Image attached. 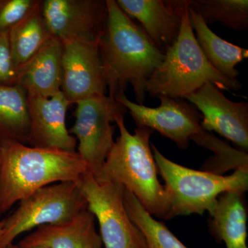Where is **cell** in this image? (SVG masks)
Returning <instances> with one entry per match:
<instances>
[{"label":"cell","mask_w":248,"mask_h":248,"mask_svg":"<svg viewBox=\"0 0 248 248\" xmlns=\"http://www.w3.org/2000/svg\"><path fill=\"white\" fill-rule=\"evenodd\" d=\"M106 1L107 23L99 40V52L108 95L116 99L125 94L130 84L137 103L143 105L147 81L164 61L165 53L116 0Z\"/></svg>","instance_id":"6da1fadb"},{"label":"cell","mask_w":248,"mask_h":248,"mask_svg":"<svg viewBox=\"0 0 248 248\" xmlns=\"http://www.w3.org/2000/svg\"><path fill=\"white\" fill-rule=\"evenodd\" d=\"M88 170L77 152L33 148L1 141L0 213L36 190L57 182H76Z\"/></svg>","instance_id":"7a4b0ae2"},{"label":"cell","mask_w":248,"mask_h":248,"mask_svg":"<svg viewBox=\"0 0 248 248\" xmlns=\"http://www.w3.org/2000/svg\"><path fill=\"white\" fill-rule=\"evenodd\" d=\"M120 130L105 163L97 175L98 182L115 183L131 192L152 216L171 219L164 186L157 177V169L150 140L154 130L136 128L128 131L124 117L115 120Z\"/></svg>","instance_id":"3957f363"},{"label":"cell","mask_w":248,"mask_h":248,"mask_svg":"<svg viewBox=\"0 0 248 248\" xmlns=\"http://www.w3.org/2000/svg\"><path fill=\"white\" fill-rule=\"evenodd\" d=\"M189 6L183 15L177 40L165 52L164 61L147 81L146 93L153 97L184 99L208 82L221 91H239L241 82L222 76L204 55L191 26Z\"/></svg>","instance_id":"277c9868"},{"label":"cell","mask_w":248,"mask_h":248,"mask_svg":"<svg viewBox=\"0 0 248 248\" xmlns=\"http://www.w3.org/2000/svg\"><path fill=\"white\" fill-rule=\"evenodd\" d=\"M157 171L165 182L172 218L177 216L202 215L216 205L221 194L248 190V167L236 170L223 176L199 171L173 162L151 143Z\"/></svg>","instance_id":"5b68a950"},{"label":"cell","mask_w":248,"mask_h":248,"mask_svg":"<svg viewBox=\"0 0 248 248\" xmlns=\"http://www.w3.org/2000/svg\"><path fill=\"white\" fill-rule=\"evenodd\" d=\"M19 202L14 213L3 219L0 248L14 244L18 236L32 228L68 223L88 207L76 182L45 186Z\"/></svg>","instance_id":"8992f818"},{"label":"cell","mask_w":248,"mask_h":248,"mask_svg":"<svg viewBox=\"0 0 248 248\" xmlns=\"http://www.w3.org/2000/svg\"><path fill=\"white\" fill-rule=\"evenodd\" d=\"M76 182L87 202V210L99 223L103 248H147L144 236L125 210L123 186L98 182L89 170Z\"/></svg>","instance_id":"52a82bcc"},{"label":"cell","mask_w":248,"mask_h":248,"mask_svg":"<svg viewBox=\"0 0 248 248\" xmlns=\"http://www.w3.org/2000/svg\"><path fill=\"white\" fill-rule=\"evenodd\" d=\"M76 122L69 130L78 142V152L96 176L102 169L115 141V125L117 118L128 112L123 104L108 95L97 96L77 102Z\"/></svg>","instance_id":"ba28073f"},{"label":"cell","mask_w":248,"mask_h":248,"mask_svg":"<svg viewBox=\"0 0 248 248\" xmlns=\"http://www.w3.org/2000/svg\"><path fill=\"white\" fill-rule=\"evenodd\" d=\"M159 107H145L132 102L125 94L116 98L129 111L137 128L156 130L174 141L179 148L186 149L190 138L203 131L202 114L195 106L182 98L159 95Z\"/></svg>","instance_id":"9c48e42d"},{"label":"cell","mask_w":248,"mask_h":248,"mask_svg":"<svg viewBox=\"0 0 248 248\" xmlns=\"http://www.w3.org/2000/svg\"><path fill=\"white\" fill-rule=\"evenodd\" d=\"M41 11L50 36L61 42H99L105 29L104 0H44Z\"/></svg>","instance_id":"30bf717a"},{"label":"cell","mask_w":248,"mask_h":248,"mask_svg":"<svg viewBox=\"0 0 248 248\" xmlns=\"http://www.w3.org/2000/svg\"><path fill=\"white\" fill-rule=\"evenodd\" d=\"M61 91L71 104L106 95L107 84L99 52V42H62Z\"/></svg>","instance_id":"8fae6325"},{"label":"cell","mask_w":248,"mask_h":248,"mask_svg":"<svg viewBox=\"0 0 248 248\" xmlns=\"http://www.w3.org/2000/svg\"><path fill=\"white\" fill-rule=\"evenodd\" d=\"M202 114V128L216 132L247 153L248 103L230 100L215 85L208 82L184 97Z\"/></svg>","instance_id":"7c38bea8"},{"label":"cell","mask_w":248,"mask_h":248,"mask_svg":"<svg viewBox=\"0 0 248 248\" xmlns=\"http://www.w3.org/2000/svg\"><path fill=\"white\" fill-rule=\"evenodd\" d=\"M29 130L27 145L75 153L78 142L66 128V112L71 103L62 91L46 98L29 94Z\"/></svg>","instance_id":"4fadbf2b"},{"label":"cell","mask_w":248,"mask_h":248,"mask_svg":"<svg viewBox=\"0 0 248 248\" xmlns=\"http://www.w3.org/2000/svg\"><path fill=\"white\" fill-rule=\"evenodd\" d=\"M128 17L135 18L161 51L177 40L190 0H116Z\"/></svg>","instance_id":"5bb4252c"},{"label":"cell","mask_w":248,"mask_h":248,"mask_svg":"<svg viewBox=\"0 0 248 248\" xmlns=\"http://www.w3.org/2000/svg\"><path fill=\"white\" fill-rule=\"evenodd\" d=\"M62 42L51 37L18 69L17 84L29 94L49 98L61 91Z\"/></svg>","instance_id":"9a60e30c"},{"label":"cell","mask_w":248,"mask_h":248,"mask_svg":"<svg viewBox=\"0 0 248 248\" xmlns=\"http://www.w3.org/2000/svg\"><path fill=\"white\" fill-rule=\"evenodd\" d=\"M19 244L47 248H103L95 218L88 210L64 224L38 227Z\"/></svg>","instance_id":"2e32d148"},{"label":"cell","mask_w":248,"mask_h":248,"mask_svg":"<svg viewBox=\"0 0 248 248\" xmlns=\"http://www.w3.org/2000/svg\"><path fill=\"white\" fill-rule=\"evenodd\" d=\"M245 192H226L218 197L210 212L209 230L226 248H248L247 209Z\"/></svg>","instance_id":"e0dca14e"},{"label":"cell","mask_w":248,"mask_h":248,"mask_svg":"<svg viewBox=\"0 0 248 248\" xmlns=\"http://www.w3.org/2000/svg\"><path fill=\"white\" fill-rule=\"evenodd\" d=\"M188 11L196 40L205 58L222 76L229 79H236L239 75L236 65L248 58V49L223 40L209 28L190 6Z\"/></svg>","instance_id":"ac0fdd59"},{"label":"cell","mask_w":248,"mask_h":248,"mask_svg":"<svg viewBox=\"0 0 248 248\" xmlns=\"http://www.w3.org/2000/svg\"><path fill=\"white\" fill-rule=\"evenodd\" d=\"M29 130L27 91L19 84H0V140L27 145Z\"/></svg>","instance_id":"d6986e66"},{"label":"cell","mask_w":248,"mask_h":248,"mask_svg":"<svg viewBox=\"0 0 248 248\" xmlns=\"http://www.w3.org/2000/svg\"><path fill=\"white\" fill-rule=\"evenodd\" d=\"M42 0L9 32L11 53L17 69L24 66L51 37L41 11Z\"/></svg>","instance_id":"ffe728a7"},{"label":"cell","mask_w":248,"mask_h":248,"mask_svg":"<svg viewBox=\"0 0 248 248\" xmlns=\"http://www.w3.org/2000/svg\"><path fill=\"white\" fill-rule=\"evenodd\" d=\"M124 203L130 219L144 236L147 248H187L164 223L155 219L136 197L125 189Z\"/></svg>","instance_id":"44dd1931"},{"label":"cell","mask_w":248,"mask_h":248,"mask_svg":"<svg viewBox=\"0 0 248 248\" xmlns=\"http://www.w3.org/2000/svg\"><path fill=\"white\" fill-rule=\"evenodd\" d=\"M190 6L208 25L218 22L238 32L248 29V0H190Z\"/></svg>","instance_id":"7402d4cb"},{"label":"cell","mask_w":248,"mask_h":248,"mask_svg":"<svg viewBox=\"0 0 248 248\" xmlns=\"http://www.w3.org/2000/svg\"><path fill=\"white\" fill-rule=\"evenodd\" d=\"M40 0H0V33L9 32L23 20Z\"/></svg>","instance_id":"603a6c76"},{"label":"cell","mask_w":248,"mask_h":248,"mask_svg":"<svg viewBox=\"0 0 248 248\" xmlns=\"http://www.w3.org/2000/svg\"><path fill=\"white\" fill-rule=\"evenodd\" d=\"M18 69L15 64L9 32L0 33V84H17Z\"/></svg>","instance_id":"cb8c5ba5"},{"label":"cell","mask_w":248,"mask_h":248,"mask_svg":"<svg viewBox=\"0 0 248 248\" xmlns=\"http://www.w3.org/2000/svg\"><path fill=\"white\" fill-rule=\"evenodd\" d=\"M17 248H47L42 246H22V245H17Z\"/></svg>","instance_id":"d4e9b609"},{"label":"cell","mask_w":248,"mask_h":248,"mask_svg":"<svg viewBox=\"0 0 248 248\" xmlns=\"http://www.w3.org/2000/svg\"><path fill=\"white\" fill-rule=\"evenodd\" d=\"M1 215V214L0 213V215ZM3 226H4V220L0 221V237H1V234H2Z\"/></svg>","instance_id":"484cf974"},{"label":"cell","mask_w":248,"mask_h":248,"mask_svg":"<svg viewBox=\"0 0 248 248\" xmlns=\"http://www.w3.org/2000/svg\"><path fill=\"white\" fill-rule=\"evenodd\" d=\"M1 140H0V164H1Z\"/></svg>","instance_id":"4316f807"},{"label":"cell","mask_w":248,"mask_h":248,"mask_svg":"<svg viewBox=\"0 0 248 248\" xmlns=\"http://www.w3.org/2000/svg\"><path fill=\"white\" fill-rule=\"evenodd\" d=\"M5 248H17V246H16V245L11 244L10 245V246H8V247Z\"/></svg>","instance_id":"83f0119b"}]
</instances>
